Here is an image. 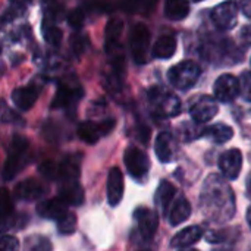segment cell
<instances>
[{
    "label": "cell",
    "instance_id": "b9f144b4",
    "mask_svg": "<svg viewBox=\"0 0 251 251\" xmlns=\"http://www.w3.org/2000/svg\"><path fill=\"white\" fill-rule=\"evenodd\" d=\"M213 251H228V250H213Z\"/></svg>",
    "mask_w": 251,
    "mask_h": 251
},
{
    "label": "cell",
    "instance_id": "4316f807",
    "mask_svg": "<svg viewBox=\"0 0 251 251\" xmlns=\"http://www.w3.org/2000/svg\"><path fill=\"white\" fill-rule=\"evenodd\" d=\"M81 94H82V91L79 88H72L69 85H62L57 90V93H56V96H54V99L51 101V107H54V109L56 107H66L72 101L78 100L81 97Z\"/></svg>",
    "mask_w": 251,
    "mask_h": 251
},
{
    "label": "cell",
    "instance_id": "1f68e13d",
    "mask_svg": "<svg viewBox=\"0 0 251 251\" xmlns=\"http://www.w3.org/2000/svg\"><path fill=\"white\" fill-rule=\"evenodd\" d=\"M44 38L49 44L57 47L62 43V31L56 25H47V28H44Z\"/></svg>",
    "mask_w": 251,
    "mask_h": 251
},
{
    "label": "cell",
    "instance_id": "8fae6325",
    "mask_svg": "<svg viewBox=\"0 0 251 251\" xmlns=\"http://www.w3.org/2000/svg\"><path fill=\"white\" fill-rule=\"evenodd\" d=\"M241 168H243V154L238 149H231L221 154L219 169L226 179L229 181L237 179L241 172Z\"/></svg>",
    "mask_w": 251,
    "mask_h": 251
},
{
    "label": "cell",
    "instance_id": "277c9868",
    "mask_svg": "<svg viewBox=\"0 0 251 251\" xmlns=\"http://www.w3.org/2000/svg\"><path fill=\"white\" fill-rule=\"evenodd\" d=\"M200 68L193 60H184L172 66L168 72L169 82L178 90H190L196 85L200 78Z\"/></svg>",
    "mask_w": 251,
    "mask_h": 251
},
{
    "label": "cell",
    "instance_id": "f1b7e54d",
    "mask_svg": "<svg viewBox=\"0 0 251 251\" xmlns=\"http://www.w3.org/2000/svg\"><path fill=\"white\" fill-rule=\"evenodd\" d=\"M122 22L119 19H110L109 24L106 25V31H104V35H106V47H110V46H115L118 43V38L122 32Z\"/></svg>",
    "mask_w": 251,
    "mask_h": 251
},
{
    "label": "cell",
    "instance_id": "ba28073f",
    "mask_svg": "<svg viewBox=\"0 0 251 251\" xmlns=\"http://www.w3.org/2000/svg\"><path fill=\"white\" fill-rule=\"evenodd\" d=\"M113 128H115L113 119H106L101 122L85 121V122L79 124V126H78V137L82 141H85L87 144H96L101 137L112 132Z\"/></svg>",
    "mask_w": 251,
    "mask_h": 251
},
{
    "label": "cell",
    "instance_id": "ac0fdd59",
    "mask_svg": "<svg viewBox=\"0 0 251 251\" xmlns=\"http://www.w3.org/2000/svg\"><path fill=\"white\" fill-rule=\"evenodd\" d=\"M79 178V156H69L57 163V181L74 182Z\"/></svg>",
    "mask_w": 251,
    "mask_h": 251
},
{
    "label": "cell",
    "instance_id": "7402d4cb",
    "mask_svg": "<svg viewBox=\"0 0 251 251\" xmlns=\"http://www.w3.org/2000/svg\"><path fill=\"white\" fill-rule=\"evenodd\" d=\"M175 199H176V188L171 182L162 181L156 191V204L160 209L163 216H168L169 209Z\"/></svg>",
    "mask_w": 251,
    "mask_h": 251
},
{
    "label": "cell",
    "instance_id": "5b68a950",
    "mask_svg": "<svg viewBox=\"0 0 251 251\" xmlns=\"http://www.w3.org/2000/svg\"><path fill=\"white\" fill-rule=\"evenodd\" d=\"M129 47L137 63H146L150 47V31L144 24H135L129 35Z\"/></svg>",
    "mask_w": 251,
    "mask_h": 251
},
{
    "label": "cell",
    "instance_id": "2e32d148",
    "mask_svg": "<svg viewBox=\"0 0 251 251\" xmlns=\"http://www.w3.org/2000/svg\"><path fill=\"white\" fill-rule=\"evenodd\" d=\"M124 197V175L119 168H112L107 176V201L110 206H118Z\"/></svg>",
    "mask_w": 251,
    "mask_h": 251
},
{
    "label": "cell",
    "instance_id": "9a60e30c",
    "mask_svg": "<svg viewBox=\"0 0 251 251\" xmlns=\"http://www.w3.org/2000/svg\"><path fill=\"white\" fill-rule=\"evenodd\" d=\"M156 156L162 163H169L175 159L176 154V141L172 134L169 132H160L156 138L154 144Z\"/></svg>",
    "mask_w": 251,
    "mask_h": 251
},
{
    "label": "cell",
    "instance_id": "6da1fadb",
    "mask_svg": "<svg viewBox=\"0 0 251 251\" xmlns=\"http://www.w3.org/2000/svg\"><path fill=\"white\" fill-rule=\"evenodd\" d=\"M200 209L213 222H226L235 213V197L229 184L219 175L212 174L203 184Z\"/></svg>",
    "mask_w": 251,
    "mask_h": 251
},
{
    "label": "cell",
    "instance_id": "83f0119b",
    "mask_svg": "<svg viewBox=\"0 0 251 251\" xmlns=\"http://www.w3.org/2000/svg\"><path fill=\"white\" fill-rule=\"evenodd\" d=\"M24 251H51V243L43 235H31L25 240Z\"/></svg>",
    "mask_w": 251,
    "mask_h": 251
},
{
    "label": "cell",
    "instance_id": "f6af8a7d",
    "mask_svg": "<svg viewBox=\"0 0 251 251\" xmlns=\"http://www.w3.org/2000/svg\"><path fill=\"white\" fill-rule=\"evenodd\" d=\"M144 251H149V250H144Z\"/></svg>",
    "mask_w": 251,
    "mask_h": 251
},
{
    "label": "cell",
    "instance_id": "4fadbf2b",
    "mask_svg": "<svg viewBox=\"0 0 251 251\" xmlns=\"http://www.w3.org/2000/svg\"><path fill=\"white\" fill-rule=\"evenodd\" d=\"M16 221L15 206L10 193L6 188H0V234L9 231Z\"/></svg>",
    "mask_w": 251,
    "mask_h": 251
},
{
    "label": "cell",
    "instance_id": "60d3db41",
    "mask_svg": "<svg viewBox=\"0 0 251 251\" xmlns=\"http://www.w3.org/2000/svg\"><path fill=\"white\" fill-rule=\"evenodd\" d=\"M193 1H196V3H199V1H203V0H193Z\"/></svg>",
    "mask_w": 251,
    "mask_h": 251
},
{
    "label": "cell",
    "instance_id": "5bb4252c",
    "mask_svg": "<svg viewBox=\"0 0 251 251\" xmlns=\"http://www.w3.org/2000/svg\"><path fill=\"white\" fill-rule=\"evenodd\" d=\"M46 193H47V188L41 182H38L37 179H32V178H28L15 187V197L19 200H26V201L38 200Z\"/></svg>",
    "mask_w": 251,
    "mask_h": 251
},
{
    "label": "cell",
    "instance_id": "44dd1931",
    "mask_svg": "<svg viewBox=\"0 0 251 251\" xmlns=\"http://www.w3.org/2000/svg\"><path fill=\"white\" fill-rule=\"evenodd\" d=\"M38 99V90L34 85L19 87L12 93V100L19 110H29Z\"/></svg>",
    "mask_w": 251,
    "mask_h": 251
},
{
    "label": "cell",
    "instance_id": "8d00e7d4",
    "mask_svg": "<svg viewBox=\"0 0 251 251\" xmlns=\"http://www.w3.org/2000/svg\"><path fill=\"white\" fill-rule=\"evenodd\" d=\"M74 50L76 54H81L84 51V38L82 37H75L74 38Z\"/></svg>",
    "mask_w": 251,
    "mask_h": 251
},
{
    "label": "cell",
    "instance_id": "ffe728a7",
    "mask_svg": "<svg viewBox=\"0 0 251 251\" xmlns=\"http://www.w3.org/2000/svg\"><path fill=\"white\" fill-rule=\"evenodd\" d=\"M191 215V204L190 201L184 197V196H176V199L174 200L168 218H169V224L172 226H178L182 222H185Z\"/></svg>",
    "mask_w": 251,
    "mask_h": 251
},
{
    "label": "cell",
    "instance_id": "7c38bea8",
    "mask_svg": "<svg viewBox=\"0 0 251 251\" xmlns=\"http://www.w3.org/2000/svg\"><path fill=\"white\" fill-rule=\"evenodd\" d=\"M134 218L137 221V226L140 234L146 238L150 240L154 237L157 228H159V216L156 212L147 207H138L134 213Z\"/></svg>",
    "mask_w": 251,
    "mask_h": 251
},
{
    "label": "cell",
    "instance_id": "d6a6232c",
    "mask_svg": "<svg viewBox=\"0 0 251 251\" xmlns=\"http://www.w3.org/2000/svg\"><path fill=\"white\" fill-rule=\"evenodd\" d=\"M238 82H240V94L243 96L244 100L251 101V71L244 72L238 79Z\"/></svg>",
    "mask_w": 251,
    "mask_h": 251
},
{
    "label": "cell",
    "instance_id": "7a4b0ae2",
    "mask_svg": "<svg viewBox=\"0 0 251 251\" xmlns=\"http://www.w3.org/2000/svg\"><path fill=\"white\" fill-rule=\"evenodd\" d=\"M29 162V144L28 140L21 137V135H15L10 141L9 150H7V157L1 171L3 179L4 181H10L13 179Z\"/></svg>",
    "mask_w": 251,
    "mask_h": 251
},
{
    "label": "cell",
    "instance_id": "cb8c5ba5",
    "mask_svg": "<svg viewBox=\"0 0 251 251\" xmlns=\"http://www.w3.org/2000/svg\"><path fill=\"white\" fill-rule=\"evenodd\" d=\"M232 135H234L232 128L228 126L226 124H222V122L210 125L201 132V137H206L216 144H224V143L229 141L232 138Z\"/></svg>",
    "mask_w": 251,
    "mask_h": 251
},
{
    "label": "cell",
    "instance_id": "ab89813d",
    "mask_svg": "<svg viewBox=\"0 0 251 251\" xmlns=\"http://www.w3.org/2000/svg\"><path fill=\"white\" fill-rule=\"evenodd\" d=\"M179 251H199V250H194V249H187V250H184V249H181Z\"/></svg>",
    "mask_w": 251,
    "mask_h": 251
},
{
    "label": "cell",
    "instance_id": "8992f818",
    "mask_svg": "<svg viewBox=\"0 0 251 251\" xmlns=\"http://www.w3.org/2000/svg\"><path fill=\"white\" fill-rule=\"evenodd\" d=\"M124 163L129 175L135 179H144L150 171L149 156L138 147H128L124 154Z\"/></svg>",
    "mask_w": 251,
    "mask_h": 251
},
{
    "label": "cell",
    "instance_id": "484cf974",
    "mask_svg": "<svg viewBox=\"0 0 251 251\" xmlns=\"http://www.w3.org/2000/svg\"><path fill=\"white\" fill-rule=\"evenodd\" d=\"M190 13V1L188 0H166L165 3V15L171 21H181L187 18Z\"/></svg>",
    "mask_w": 251,
    "mask_h": 251
},
{
    "label": "cell",
    "instance_id": "74e56055",
    "mask_svg": "<svg viewBox=\"0 0 251 251\" xmlns=\"http://www.w3.org/2000/svg\"><path fill=\"white\" fill-rule=\"evenodd\" d=\"M241 10L251 21V0H241Z\"/></svg>",
    "mask_w": 251,
    "mask_h": 251
},
{
    "label": "cell",
    "instance_id": "f35d334b",
    "mask_svg": "<svg viewBox=\"0 0 251 251\" xmlns=\"http://www.w3.org/2000/svg\"><path fill=\"white\" fill-rule=\"evenodd\" d=\"M246 219H247V224H249V226L251 228V206L247 209V215H246Z\"/></svg>",
    "mask_w": 251,
    "mask_h": 251
},
{
    "label": "cell",
    "instance_id": "e575fe53",
    "mask_svg": "<svg viewBox=\"0 0 251 251\" xmlns=\"http://www.w3.org/2000/svg\"><path fill=\"white\" fill-rule=\"evenodd\" d=\"M84 12L81 10V9H75V10H72L71 13H69V16H68V22H69V25L74 28V29H81L82 28V25H84Z\"/></svg>",
    "mask_w": 251,
    "mask_h": 251
},
{
    "label": "cell",
    "instance_id": "9c48e42d",
    "mask_svg": "<svg viewBox=\"0 0 251 251\" xmlns=\"http://www.w3.org/2000/svg\"><path fill=\"white\" fill-rule=\"evenodd\" d=\"M219 112V106L215 97L200 96L190 107V115L197 124H204L212 121Z\"/></svg>",
    "mask_w": 251,
    "mask_h": 251
},
{
    "label": "cell",
    "instance_id": "d590c367",
    "mask_svg": "<svg viewBox=\"0 0 251 251\" xmlns=\"http://www.w3.org/2000/svg\"><path fill=\"white\" fill-rule=\"evenodd\" d=\"M137 6L141 10H151L156 6V0H137Z\"/></svg>",
    "mask_w": 251,
    "mask_h": 251
},
{
    "label": "cell",
    "instance_id": "7bdbcfd3",
    "mask_svg": "<svg viewBox=\"0 0 251 251\" xmlns=\"http://www.w3.org/2000/svg\"><path fill=\"white\" fill-rule=\"evenodd\" d=\"M0 53H1V46H0Z\"/></svg>",
    "mask_w": 251,
    "mask_h": 251
},
{
    "label": "cell",
    "instance_id": "30bf717a",
    "mask_svg": "<svg viewBox=\"0 0 251 251\" xmlns=\"http://www.w3.org/2000/svg\"><path fill=\"white\" fill-rule=\"evenodd\" d=\"M213 94L215 99L224 103H229L235 100L240 96V82L238 78H235L231 74L221 75L213 85Z\"/></svg>",
    "mask_w": 251,
    "mask_h": 251
},
{
    "label": "cell",
    "instance_id": "3957f363",
    "mask_svg": "<svg viewBox=\"0 0 251 251\" xmlns=\"http://www.w3.org/2000/svg\"><path fill=\"white\" fill-rule=\"evenodd\" d=\"M149 101L153 113L160 118H172L179 115L181 112L179 99L162 87H156L149 91Z\"/></svg>",
    "mask_w": 251,
    "mask_h": 251
},
{
    "label": "cell",
    "instance_id": "ee69618b",
    "mask_svg": "<svg viewBox=\"0 0 251 251\" xmlns=\"http://www.w3.org/2000/svg\"><path fill=\"white\" fill-rule=\"evenodd\" d=\"M250 191H251V181H250Z\"/></svg>",
    "mask_w": 251,
    "mask_h": 251
},
{
    "label": "cell",
    "instance_id": "836d02e7",
    "mask_svg": "<svg viewBox=\"0 0 251 251\" xmlns=\"http://www.w3.org/2000/svg\"><path fill=\"white\" fill-rule=\"evenodd\" d=\"M0 251H19V241L10 235H0Z\"/></svg>",
    "mask_w": 251,
    "mask_h": 251
},
{
    "label": "cell",
    "instance_id": "e0dca14e",
    "mask_svg": "<svg viewBox=\"0 0 251 251\" xmlns=\"http://www.w3.org/2000/svg\"><path fill=\"white\" fill-rule=\"evenodd\" d=\"M37 212L41 218L44 219H50V221H59L60 218H63L69 210L68 206L57 197V199H50V200H44L38 204Z\"/></svg>",
    "mask_w": 251,
    "mask_h": 251
},
{
    "label": "cell",
    "instance_id": "603a6c76",
    "mask_svg": "<svg viewBox=\"0 0 251 251\" xmlns=\"http://www.w3.org/2000/svg\"><path fill=\"white\" fill-rule=\"evenodd\" d=\"M203 237V229L200 226H187L171 240L172 249H185L196 244Z\"/></svg>",
    "mask_w": 251,
    "mask_h": 251
},
{
    "label": "cell",
    "instance_id": "f546056e",
    "mask_svg": "<svg viewBox=\"0 0 251 251\" xmlns=\"http://www.w3.org/2000/svg\"><path fill=\"white\" fill-rule=\"evenodd\" d=\"M76 229V216L71 212H68L63 218L57 221V231L62 235H71Z\"/></svg>",
    "mask_w": 251,
    "mask_h": 251
},
{
    "label": "cell",
    "instance_id": "d6986e66",
    "mask_svg": "<svg viewBox=\"0 0 251 251\" xmlns=\"http://www.w3.org/2000/svg\"><path fill=\"white\" fill-rule=\"evenodd\" d=\"M66 206H81L85 200L84 197V190L78 184V181L74 182H63L59 196H57Z\"/></svg>",
    "mask_w": 251,
    "mask_h": 251
},
{
    "label": "cell",
    "instance_id": "4dcf8cb0",
    "mask_svg": "<svg viewBox=\"0 0 251 251\" xmlns=\"http://www.w3.org/2000/svg\"><path fill=\"white\" fill-rule=\"evenodd\" d=\"M40 174L49 181H57V163L53 160H44L38 166Z\"/></svg>",
    "mask_w": 251,
    "mask_h": 251
},
{
    "label": "cell",
    "instance_id": "d4e9b609",
    "mask_svg": "<svg viewBox=\"0 0 251 251\" xmlns=\"http://www.w3.org/2000/svg\"><path fill=\"white\" fill-rule=\"evenodd\" d=\"M176 51V38L174 35H162L153 46V56L157 59H169Z\"/></svg>",
    "mask_w": 251,
    "mask_h": 251
},
{
    "label": "cell",
    "instance_id": "52a82bcc",
    "mask_svg": "<svg viewBox=\"0 0 251 251\" xmlns=\"http://www.w3.org/2000/svg\"><path fill=\"white\" fill-rule=\"evenodd\" d=\"M212 21L219 29H232L238 22V4L234 0L222 1L212 10Z\"/></svg>",
    "mask_w": 251,
    "mask_h": 251
}]
</instances>
